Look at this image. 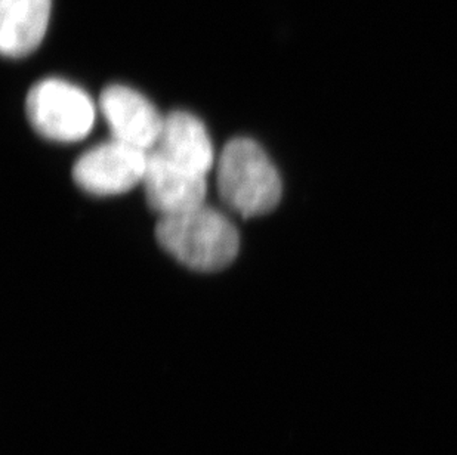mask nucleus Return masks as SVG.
<instances>
[{
    "label": "nucleus",
    "instance_id": "nucleus-2",
    "mask_svg": "<svg viewBox=\"0 0 457 455\" xmlns=\"http://www.w3.org/2000/svg\"><path fill=\"white\" fill-rule=\"evenodd\" d=\"M222 202L245 218L265 215L280 203V175L256 142L237 137L225 145L216 169Z\"/></svg>",
    "mask_w": 457,
    "mask_h": 455
},
{
    "label": "nucleus",
    "instance_id": "nucleus-7",
    "mask_svg": "<svg viewBox=\"0 0 457 455\" xmlns=\"http://www.w3.org/2000/svg\"><path fill=\"white\" fill-rule=\"evenodd\" d=\"M154 153L172 163L204 175L215 163V153L204 121L190 112H173L164 117Z\"/></svg>",
    "mask_w": 457,
    "mask_h": 455
},
{
    "label": "nucleus",
    "instance_id": "nucleus-5",
    "mask_svg": "<svg viewBox=\"0 0 457 455\" xmlns=\"http://www.w3.org/2000/svg\"><path fill=\"white\" fill-rule=\"evenodd\" d=\"M100 110L112 139L150 153L159 141L164 117L132 87L112 85L100 96Z\"/></svg>",
    "mask_w": 457,
    "mask_h": 455
},
{
    "label": "nucleus",
    "instance_id": "nucleus-6",
    "mask_svg": "<svg viewBox=\"0 0 457 455\" xmlns=\"http://www.w3.org/2000/svg\"><path fill=\"white\" fill-rule=\"evenodd\" d=\"M143 184L148 204L160 218L181 215L204 206L206 200L204 175L181 168L154 151L148 153Z\"/></svg>",
    "mask_w": 457,
    "mask_h": 455
},
{
    "label": "nucleus",
    "instance_id": "nucleus-1",
    "mask_svg": "<svg viewBox=\"0 0 457 455\" xmlns=\"http://www.w3.org/2000/svg\"><path fill=\"white\" fill-rule=\"evenodd\" d=\"M155 236L170 256L195 271L224 269L240 247L233 222L204 204L181 215L160 218Z\"/></svg>",
    "mask_w": 457,
    "mask_h": 455
},
{
    "label": "nucleus",
    "instance_id": "nucleus-3",
    "mask_svg": "<svg viewBox=\"0 0 457 455\" xmlns=\"http://www.w3.org/2000/svg\"><path fill=\"white\" fill-rule=\"evenodd\" d=\"M27 116L37 134L55 142H78L94 128L96 107L87 92L62 79H45L27 96Z\"/></svg>",
    "mask_w": 457,
    "mask_h": 455
},
{
    "label": "nucleus",
    "instance_id": "nucleus-8",
    "mask_svg": "<svg viewBox=\"0 0 457 455\" xmlns=\"http://www.w3.org/2000/svg\"><path fill=\"white\" fill-rule=\"evenodd\" d=\"M52 0H0V51L21 58L37 49L48 31Z\"/></svg>",
    "mask_w": 457,
    "mask_h": 455
},
{
    "label": "nucleus",
    "instance_id": "nucleus-4",
    "mask_svg": "<svg viewBox=\"0 0 457 455\" xmlns=\"http://www.w3.org/2000/svg\"><path fill=\"white\" fill-rule=\"evenodd\" d=\"M148 153L112 139L87 151L73 168L74 182L94 195H117L143 184Z\"/></svg>",
    "mask_w": 457,
    "mask_h": 455
}]
</instances>
